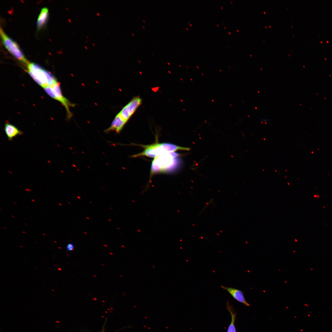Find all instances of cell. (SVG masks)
Wrapping results in <instances>:
<instances>
[{
	"label": "cell",
	"instance_id": "1",
	"mask_svg": "<svg viewBox=\"0 0 332 332\" xmlns=\"http://www.w3.org/2000/svg\"><path fill=\"white\" fill-rule=\"evenodd\" d=\"M145 148L142 152L132 156L135 157L146 156L155 158L167 153L175 152L178 150L189 151L190 148L184 147L168 143H156L144 146Z\"/></svg>",
	"mask_w": 332,
	"mask_h": 332
},
{
	"label": "cell",
	"instance_id": "2",
	"mask_svg": "<svg viewBox=\"0 0 332 332\" xmlns=\"http://www.w3.org/2000/svg\"><path fill=\"white\" fill-rule=\"evenodd\" d=\"M27 67V71L30 76L43 88L50 86L57 82L51 73L37 64L29 62Z\"/></svg>",
	"mask_w": 332,
	"mask_h": 332
},
{
	"label": "cell",
	"instance_id": "3",
	"mask_svg": "<svg viewBox=\"0 0 332 332\" xmlns=\"http://www.w3.org/2000/svg\"><path fill=\"white\" fill-rule=\"evenodd\" d=\"M179 154L172 152L167 153L155 158L152 162L151 174L165 172L174 167L176 163V159Z\"/></svg>",
	"mask_w": 332,
	"mask_h": 332
},
{
	"label": "cell",
	"instance_id": "4",
	"mask_svg": "<svg viewBox=\"0 0 332 332\" xmlns=\"http://www.w3.org/2000/svg\"><path fill=\"white\" fill-rule=\"evenodd\" d=\"M44 89L50 97L60 102L64 106L66 112L67 118L69 120L70 119L73 115L70 111V108L75 107L76 104L72 103L63 96L60 83L57 81L52 85L46 87Z\"/></svg>",
	"mask_w": 332,
	"mask_h": 332
},
{
	"label": "cell",
	"instance_id": "5",
	"mask_svg": "<svg viewBox=\"0 0 332 332\" xmlns=\"http://www.w3.org/2000/svg\"><path fill=\"white\" fill-rule=\"evenodd\" d=\"M1 37L6 48L17 59L27 66L28 62L17 43L8 36L0 28Z\"/></svg>",
	"mask_w": 332,
	"mask_h": 332
},
{
	"label": "cell",
	"instance_id": "6",
	"mask_svg": "<svg viewBox=\"0 0 332 332\" xmlns=\"http://www.w3.org/2000/svg\"><path fill=\"white\" fill-rule=\"evenodd\" d=\"M142 99L139 96L133 97L117 115L126 123L141 105Z\"/></svg>",
	"mask_w": 332,
	"mask_h": 332
},
{
	"label": "cell",
	"instance_id": "7",
	"mask_svg": "<svg viewBox=\"0 0 332 332\" xmlns=\"http://www.w3.org/2000/svg\"><path fill=\"white\" fill-rule=\"evenodd\" d=\"M221 287L227 290L232 296L238 302L241 303L247 306H249L250 304L246 301L243 292L239 289L232 287H228L221 286Z\"/></svg>",
	"mask_w": 332,
	"mask_h": 332
},
{
	"label": "cell",
	"instance_id": "8",
	"mask_svg": "<svg viewBox=\"0 0 332 332\" xmlns=\"http://www.w3.org/2000/svg\"><path fill=\"white\" fill-rule=\"evenodd\" d=\"M4 130L9 141L18 136H21L23 132L14 125L7 122L5 124Z\"/></svg>",
	"mask_w": 332,
	"mask_h": 332
},
{
	"label": "cell",
	"instance_id": "9",
	"mask_svg": "<svg viewBox=\"0 0 332 332\" xmlns=\"http://www.w3.org/2000/svg\"><path fill=\"white\" fill-rule=\"evenodd\" d=\"M49 16V10L46 7L42 8L38 17L37 26V29L40 30L46 24Z\"/></svg>",
	"mask_w": 332,
	"mask_h": 332
},
{
	"label": "cell",
	"instance_id": "10",
	"mask_svg": "<svg viewBox=\"0 0 332 332\" xmlns=\"http://www.w3.org/2000/svg\"><path fill=\"white\" fill-rule=\"evenodd\" d=\"M227 308L231 316V321L228 328L227 332H236L235 326L236 314L234 311L233 307L229 304L228 301L227 302Z\"/></svg>",
	"mask_w": 332,
	"mask_h": 332
},
{
	"label": "cell",
	"instance_id": "11",
	"mask_svg": "<svg viewBox=\"0 0 332 332\" xmlns=\"http://www.w3.org/2000/svg\"><path fill=\"white\" fill-rule=\"evenodd\" d=\"M74 244L72 243H68L66 246V248L67 251H73L74 249Z\"/></svg>",
	"mask_w": 332,
	"mask_h": 332
}]
</instances>
